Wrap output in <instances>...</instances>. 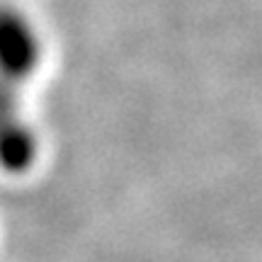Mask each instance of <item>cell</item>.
I'll return each instance as SVG.
<instances>
[{"label": "cell", "mask_w": 262, "mask_h": 262, "mask_svg": "<svg viewBox=\"0 0 262 262\" xmlns=\"http://www.w3.org/2000/svg\"><path fill=\"white\" fill-rule=\"evenodd\" d=\"M41 61V39L29 17L15 5L0 3V73L25 83Z\"/></svg>", "instance_id": "cell-2"}, {"label": "cell", "mask_w": 262, "mask_h": 262, "mask_svg": "<svg viewBox=\"0 0 262 262\" xmlns=\"http://www.w3.org/2000/svg\"><path fill=\"white\" fill-rule=\"evenodd\" d=\"M19 90L22 83L0 73V168L8 172H25L37 156L34 131L22 117Z\"/></svg>", "instance_id": "cell-1"}]
</instances>
